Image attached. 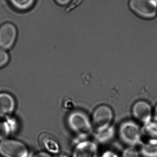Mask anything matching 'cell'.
Segmentation results:
<instances>
[{
    "label": "cell",
    "mask_w": 157,
    "mask_h": 157,
    "mask_svg": "<svg viewBox=\"0 0 157 157\" xmlns=\"http://www.w3.org/2000/svg\"><path fill=\"white\" fill-rule=\"evenodd\" d=\"M67 123L70 130L76 136L78 141L88 139L94 134L91 121L83 112L76 111L70 113Z\"/></svg>",
    "instance_id": "cell-1"
},
{
    "label": "cell",
    "mask_w": 157,
    "mask_h": 157,
    "mask_svg": "<svg viewBox=\"0 0 157 157\" xmlns=\"http://www.w3.org/2000/svg\"><path fill=\"white\" fill-rule=\"evenodd\" d=\"M118 134L121 142L127 147H137L143 143L142 129L135 122L127 121L121 124Z\"/></svg>",
    "instance_id": "cell-2"
},
{
    "label": "cell",
    "mask_w": 157,
    "mask_h": 157,
    "mask_svg": "<svg viewBox=\"0 0 157 157\" xmlns=\"http://www.w3.org/2000/svg\"><path fill=\"white\" fill-rule=\"evenodd\" d=\"M113 113L112 109L107 105H100L94 111L92 122L94 132L104 131L112 126Z\"/></svg>",
    "instance_id": "cell-3"
},
{
    "label": "cell",
    "mask_w": 157,
    "mask_h": 157,
    "mask_svg": "<svg viewBox=\"0 0 157 157\" xmlns=\"http://www.w3.org/2000/svg\"><path fill=\"white\" fill-rule=\"evenodd\" d=\"M0 155L2 157H28L29 151L24 143L7 139L0 142Z\"/></svg>",
    "instance_id": "cell-4"
},
{
    "label": "cell",
    "mask_w": 157,
    "mask_h": 157,
    "mask_svg": "<svg viewBox=\"0 0 157 157\" xmlns=\"http://www.w3.org/2000/svg\"><path fill=\"white\" fill-rule=\"evenodd\" d=\"M129 6L135 13L144 18H154L157 14L155 0H130Z\"/></svg>",
    "instance_id": "cell-5"
},
{
    "label": "cell",
    "mask_w": 157,
    "mask_h": 157,
    "mask_svg": "<svg viewBox=\"0 0 157 157\" xmlns=\"http://www.w3.org/2000/svg\"><path fill=\"white\" fill-rule=\"evenodd\" d=\"M16 27L10 22H6L0 26V48L11 49L15 43L17 37Z\"/></svg>",
    "instance_id": "cell-6"
},
{
    "label": "cell",
    "mask_w": 157,
    "mask_h": 157,
    "mask_svg": "<svg viewBox=\"0 0 157 157\" xmlns=\"http://www.w3.org/2000/svg\"><path fill=\"white\" fill-rule=\"evenodd\" d=\"M98 145L94 141L88 140L77 141L73 149L72 157H98Z\"/></svg>",
    "instance_id": "cell-7"
},
{
    "label": "cell",
    "mask_w": 157,
    "mask_h": 157,
    "mask_svg": "<svg viewBox=\"0 0 157 157\" xmlns=\"http://www.w3.org/2000/svg\"><path fill=\"white\" fill-rule=\"evenodd\" d=\"M152 109L151 105L144 101H139L134 104L132 114L134 118L138 122L143 125L151 122Z\"/></svg>",
    "instance_id": "cell-8"
},
{
    "label": "cell",
    "mask_w": 157,
    "mask_h": 157,
    "mask_svg": "<svg viewBox=\"0 0 157 157\" xmlns=\"http://www.w3.org/2000/svg\"><path fill=\"white\" fill-rule=\"evenodd\" d=\"M15 106V100L11 94L0 93V118H7L12 114Z\"/></svg>",
    "instance_id": "cell-9"
},
{
    "label": "cell",
    "mask_w": 157,
    "mask_h": 157,
    "mask_svg": "<svg viewBox=\"0 0 157 157\" xmlns=\"http://www.w3.org/2000/svg\"><path fill=\"white\" fill-rule=\"evenodd\" d=\"M115 133L116 132L114 127L112 125L104 131L100 132H94L93 135L94 141L98 144H106L112 141L115 136Z\"/></svg>",
    "instance_id": "cell-10"
},
{
    "label": "cell",
    "mask_w": 157,
    "mask_h": 157,
    "mask_svg": "<svg viewBox=\"0 0 157 157\" xmlns=\"http://www.w3.org/2000/svg\"><path fill=\"white\" fill-rule=\"evenodd\" d=\"M142 130L143 140L144 138H145V140L143 142H157V122L151 121L146 125H143Z\"/></svg>",
    "instance_id": "cell-11"
},
{
    "label": "cell",
    "mask_w": 157,
    "mask_h": 157,
    "mask_svg": "<svg viewBox=\"0 0 157 157\" xmlns=\"http://www.w3.org/2000/svg\"><path fill=\"white\" fill-rule=\"evenodd\" d=\"M139 149L142 157H157V142H143Z\"/></svg>",
    "instance_id": "cell-12"
},
{
    "label": "cell",
    "mask_w": 157,
    "mask_h": 157,
    "mask_svg": "<svg viewBox=\"0 0 157 157\" xmlns=\"http://www.w3.org/2000/svg\"><path fill=\"white\" fill-rule=\"evenodd\" d=\"M41 142L44 149L49 154H58L60 153V145L55 138L47 136L43 137Z\"/></svg>",
    "instance_id": "cell-13"
},
{
    "label": "cell",
    "mask_w": 157,
    "mask_h": 157,
    "mask_svg": "<svg viewBox=\"0 0 157 157\" xmlns=\"http://www.w3.org/2000/svg\"><path fill=\"white\" fill-rule=\"evenodd\" d=\"M12 6L20 11H27L33 7L36 0H8Z\"/></svg>",
    "instance_id": "cell-14"
},
{
    "label": "cell",
    "mask_w": 157,
    "mask_h": 157,
    "mask_svg": "<svg viewBox=\"0 0 157 157\" xmlns=\"http://www.w3.org/2000/svg\"><path fill=\"white\" fill-rule=\"evenodd\" d=\"M11 132L12 129L8 120L0 121V142L8 139Z\"/></svg>",
    "instance_id": "cell-15"
},
{
    "label": "cell",
    "mask_w": 157,
    "mask_h": 157,
    "mask_svg": "<svg viewBox=\"0 0 157 157\" xmlns=\"http://www.w3.org/2000/svg\"><path fill=\"white\" fill-rule=\"evenodd\" d=\"M120 157H142L139 149L135 147H126Z\"/></svg>",
    "instance_id": "cell-16"
},
{
    "label": "cell",
    "mask_w": 157,
    "mask_h": 157,
    "mask_svg": "<svg viewBox=\"0 0 157 157\" xmlns=\"http://www.w3.org/2000/svg\"><path fill=\"white\" fill-rule=\"evenodd\" d=\"M9 56L4 50L0 48V68L6 65L9 62Z\"/></svg>",
    "instance_id": "cell-17"
},
{
    "label": "cell",
    "mask_w": 157,
    "mask_h": 157,
    "mask_svg": "<svg viewBox=\"0 0 157 157\" xmlns=\"http://www.w3.org/2000/svg\"><path fill=\"white\" fill-rule=\"evenodd\" d=\"M100 157H120L116 152L111 150H106L104 151Z\"/></svg>",
    "instance_id": "cell-18"
},
{
    "label": "cell",
    "mask_w": 157,
    "mask_h": 157,
    "mask_svg": "<svg viewBox=\"0 0 157 157\" xmlns=\"http://www.w3.org/2000/svg\"><path fill=\"white\" fill-rule=\"evenodd\" d=\"M33 157H52L51 156V155L49 154V153L47 152H38L35 154Z\"/></svg>",
    "instance_id": "cell-19"
},
{
    "label": "cell",
    "mask_w": 157,
    "mask_h": 157,
    "mask_svg": "<svg viewBox=\"0 0 157 157\" xmlns=\"http://www.w3.org/2000/svg\"><path fill=\"white\" fill-rule=\"evenodd\" d=\"M54 1L59 5L64 6L70 3L71 0H54Z\"/></svg>",
    "instance_id": "cell-20"
},
{
    "label": "cell",
    "mask_w": 157,
    "mask_h": 157,
    "mask_svg": "<svg viewBox=\"0 0 157 157\" xmlns=\"http://www.w3.org/2000/svg\"><path fill=\"white\" fill-rule=\"evenodd\" d=\"M154 117H155V120L156 122H157V105L155 108V112H154Z\"/></svg>",
    "instance_id": "cell-21"
},
{
    "label": "cell",
    "mask_w": 157,
    "mask_h": 157,
    "mask_svg": "<svg viewBox=\"0 0 157 157\" xmlns=\"http://www.w3.org/2000/svg\"><path fill=\"white\" fill-rule=\"evenodd\" d=\"M60 157H71L69 156L66 155H61L60 156Z\"/></svg>",
    "instance_id": "cell-22"
},
{
    "label": "cell",
    "mask_w": 157,
    "mask_h": 157,
    "mask_svg": "<svg viewBox=\"0 0 157 157\" xmlns=\"http://www.w3.org/2000/svg\"></svg>",
    "instance_id": "cell-23"
}]
</instances>
